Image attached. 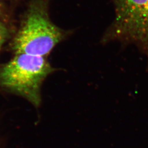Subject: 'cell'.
<instances>
[{
	"instance_id": "cell-4",
	"label": "cell",
	"mask_w": 148,
	"mask_h": 148,
	"mask_svg": "<svg viewBox=\"0 0 148 148\" xmlns=\"http://www.w3.org/2000/svg\"><path fill=\"white\" fill-rule=\"evenodd\" d=\"M8 29L4 24L0 22V49L8 37Z\"/></svg>"
},
{
	"instance_id": "cell-2",
	"label": "cell",
	"mask_w": 148,
	"mask_h": 148,
	"mask_svg": "<svg viewBox=\"0 0 148 148\" xmlns=\"http://www.w3.org/2000/svg\"><path fill=\"white\" fill-rule=\"evenodd\" d=\"M54 70L43 57L16 54L0 69V87L21 95L38 107L41 101L43 81Z\"/></svg>"
},
{
	"instance_id": "cell-3",
	"label": "cell",
	"mask_w": 148,
	"mask_h": 148,
	"mask_svg": "<svg viewBox=\"0 0 148 148\" xmlns=\"http://www.w3.org/2000/svg\"><path fill=\"white\" fill-rule=\"evenodd\" d=\"M115 18L106 41L133 44L148 55V0H112Z\"/></svg>"
},
{
	"instance_id": "cell-1",
	"label": "cell",
	"mask_w": 148,
	"mask_h": 148,
	"mask_svg": "<svg viewBox=\"0 0 148 148\" xmlns=\"http://www.w3.org/2000/svg\"><path fill=\"white\" fill-rule=\"evenodd\" d=\"M44 0L30 3L12 43L16 54L26 53L45 57L64 37V33L51 21Z\"/></svg>"
}]
</instances>
